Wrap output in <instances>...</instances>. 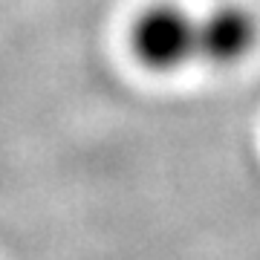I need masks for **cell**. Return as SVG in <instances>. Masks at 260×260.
Returning <instances> with one entry per match:
<instances>
[{
	"instance_id": "cell-1",
	"label": "cell",
	"mask_w": 260,
	"mask_h": 260,
	"mask_svg": "<svg viewBox=\"0 0 260 260\" xmlns=\"http://www.w3.org/2000/svg\"><path fill=\"white\" fill-rule=\"evenodd\" d=\"M130 49L150 73H171L200 61V18L174 3H153L133 20Z\"/></svg>"
},
{
	"instance_id": "cell-2",
	"label": "cell",
	"mask_w": 260,
	"mask_h": 260,
	"mask_svg": "<svg viewBox=\"0 0 260 260\" xmlns=\"http://www.w3.org/2000/svg\"><path fill=\"white\" fill-rule=\"evenodd\" d=\"M257 44V20L249 9L223 6L200 18V61L229 67L237 64Z\"/></svg>"
}]
</instances>
